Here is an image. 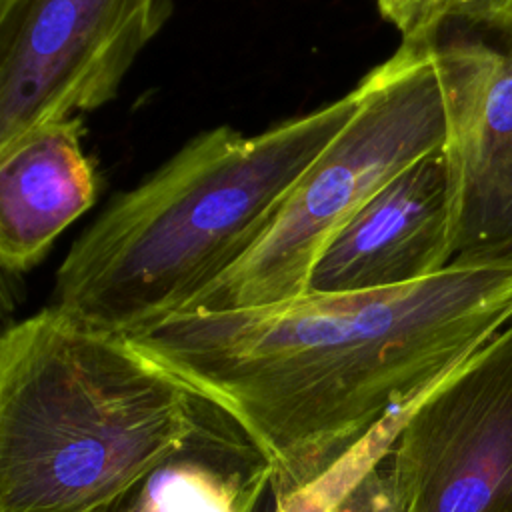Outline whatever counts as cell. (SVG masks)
<instances>
[{
    "mask_svg": "<svg viewBox=\"0 0 512 512\" xmlns=\"http://www.w3.org/2000/svg\"><path fill=\"white\" fill-rule=\"evenodd\" d=\"M512 320V262L452 260L392 288L180 312L128 338L226 412L292 496Z\"/></svg>",
    "mask_w": 512,
    "mask_h": 512,
    "instance_id": "obj_1",
    "label": "cell"
},
{
    "mask_svg": "<svg viewBox=\"0 0 512 512\" xmlns=\"http://www.w3.org/2000/svg\"><path fill=\"white\" fill-rule=\"evenodd\" d=\"M354 110L350 90L252 136L200 132L72 242L50 306L126 336L184 312L260 242Z\"/></svg>",
    "mask_w": 512,
    "mask_h": 512,
    "instance_id": "obj_2",
    "label": "cell"
},
{
    "mask_svg": "<svg viewBox=\"0 0 512 512\" xmlns=\"http://www.w3.org/2000/svg\"><path fill=\"white\" fill-rule=\"evenodd\" d=\"M210 400L54 306L0 338V512H92L176 454Z\"/></svg>",
    "mask_w": 512,
    "mask_h": 512,
    "instance_id": "obj_3",
    "label": "cell"
},
{
    "mask_svg": "<svg viewBox=\"0 0 512 512\" xmlns=\"http://www.w3.org/2000/svg\"><path fill=\"white\" fill-rule=\"evenodd\" d=\"M356 110L300 176L260 242L184 312L274 304L306 294L336 232L388 182L448 140L438 40H402L356 86Z\"/></svg>",
    "mask_w": 512,
    "mask_h": 512,
    "instance_id": "obj_4",
    "label": "cell"
},
{
    "mask_svg": "<svg viewBox=\"0 0 512 512\" xmlns=\"http://www.w3.org/2000/svg\"><path fill=\"white\" fill-rule=\"evenodd\" d=\"M174 0H0V148L110 102Z\"/></svg>",
    "mask_w": 512,
    "mask_h": 512,
    "instance_id": "obj_5",
    "label": "cell"
},
{
    "mask_svg": "<svg viewBox=\"0 0 512 512\" xmlns=\"http://www.w3.org/2000/svg\"><path fill=\"white\" fill-rule=\"evenodd\" d=\"M388 464L404 512H512V324L410 406Z\"/></svg>",
    "mask_w": 512,
    "mask_h": 512,
    "instance_id": "obj_6",
    "label": "cell"
},
{
    "mask_svg": "<svg viewBox=\"0 0 512 512\" xmlns=\"http://www.w3.org/2000/svg\"><path fill=\"white\" fill-rule=\"evenodd\" d=\"M448 100L452 260L512 262V46L438 42Z\"/></svg>",
    "mask_w": 512,
    "mask_h": 512,
    "instance_id": "obj_7",
    "label": "cell"
},
{
    "mask_svg": "<svg viewBox=\"0 0 512 512\" xmlns=\"http://www.w3.org/2000/svg\"><path fill=\"white\" fill-rule=\"evenodd\" d=\"M444 148L398 174L326 244L306 292H358L422 280L452 262Z\"/></svg>",
    "mask_w": 512,
    "mask_h": 512,
    "instance_id": "obj_8",
    "label": "cell"
},
{
    "mask_svg": "<svg viewBox=\"0 0 512 512\" xmlns=\"http://www.w3.org/2000/svg\"><path fill=\"white\" fill-rule=\"evenodd\" d=\"M80 116L44 122L0 148V264L34 268L98 196V172L82 146Z\"/></svg>",
    "mask_w": 512,
    "mask_h": 512,
    "instance_id": "obj_9",
    "label": "cell"
},
{
    "mask_svg": "<svg viewBox=\"0 0 512 512\" xmlns=\"http://www.w3.org/2000/svg\"><path fill=\"white\" fill-rule=\"evenodd\" d=\"M270 486L264 454L210 402L176 454L92 512H256Z\"/></svg>",
    "mask_w": 512,
    "mask_h": 512,
    "instance_id": "obj_10",
    "label": "cell"
},
{
    "mask_svg": "<svg viewBox=\"0 0 512 512\" xmlns=\"http://www.w3.org/2000/svg\"><path fill=\"white\" fill-rule=\"evenodd\" d=\"M406 412L384 420L310 484L330 512H404L388 454Z\"/></svg>",
    "mask_w": 512,
    "mask_h": 512,
    "instance_id": "obj_11",
    "label": "cell"
},
{
    "mask_svg": "<svg viewBox=\"0 0 512 512\" xmlns=\"http://www.w3.org/2000/svg\"><path fill=\"white\" fill-rule=\"evenodd\" d=\"M448 0H374L380 16L390 22L402 40L434 42L446 26Z\"/></svg>",
    "mask_w": 512,
    "mask_h": 512,
    "instance_id": "obj_12",
    "label": "cell"
},
{
    "mask_svg": "<svg viewBox=\"0 0 512 512\" xmlns=\"http://www.w3.org/2000/svg\"><path fill=\"white\" fill-rule=\"evenodd\" d=\"M464 20L486 28H512V0H448L446 24Z\"/></svg>",
    "mask_w": 512,
    "mask_h": 512,
    "instance_id": "obj_13",
    "label": "cell"
}]
</instances>
